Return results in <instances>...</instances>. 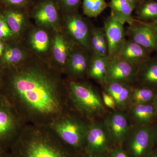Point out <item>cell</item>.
Masks as SVG:
<instances>
[{"label":"cell","mask_w":157,"mask_h":157,"mask_svg":"<svg viewBox=\"0 0 157 157\" xmlns=\"http://www.w3.org/2000/svg\"><path fill=\"white\" fill-rule=\"evenodd\" d=\"M10 69L9 87L28 107L43 115L58 111L62 84L49 58L31 54L21 64Z\"/></svg>","instance_id":"1"},{"label":"cell","mask_w":157,"mask_h":157,"mask_svg":"<svg viewBox=\"0 0 157 157\" xmlns=\"http://www.w3.org/2000/svg\"><path fill=\"white\" fill-rule=\"evenodd\" d=\"M71 97L77 108L90 117L101 115L105 110L102 96L90 85L72 81L69 84Z\"/></svg>","instance_id":"2"},{"label":"cell","mask_w":157,"mask_h":157,"mask_svg":"<svg viewBox=\"0 0 157 157\" xmlns=\"http://www.w3.org/2000/svg\"><path fill=\"white\" fill-rule=\"evenodd\" d=\"M62 30L74 43L91 54L90 38L91 27L78 11L61 14Z\"/></svg>","instance_id":"3"},{"label":"cell","mask_w":157,"mask_h":157,"mask_svg":"<svg viewBox=\"0 0 157 157\" xmlns=\"http://www.w3.org/2000/svg\"><path fill=\"white\" fill-rule=\"evenodd\" d=\"M123 145L130 157L148 156L154 147L151 126L132 127Z\"/></svg>","instance_id":"4"},{"label":"cell","mask_w":157,"mask_h":157,"mask_svg":"<svg viewBox=\"0 0 157 157\" xmlns=\"http://www.w3.org/2000/svg\"><path fill=\"white\" fill-rule=\"evenodd\" d=\"M30 14L38 26L52 32L62 31L61 13L56 0H40Z\"/></svg>","instance_id":"5"},{"label":"cell","mask_w":157,"mask_h":157,"mask_svg":"<svg viewBox=\"0 0 157 157\" xmlns=\"http://www.w3.org/2000/svg\"><path fill=\"white\" fill-rule=\"evenodd\" d=\"M138 66L119 56L109 59L106 82H117L132 85L137 81Z\"/></svg>","instance_id":"6"},{"label":"cell","mask_w":157,"mask_h":157,"mask_svg":"<svg viewBox=\"0 0 157 157\" xmlns=\"http://www.w3.org/2000/svg\"><path fill=\"white\" fill-rule=\"evenodd\" d=\"M85 143L87 152L107 153L113 143L104 122L98 121L88 128Z\"/></svg>","instance_id":"7"},{"label":"cell","mask_w":157,"mask_h":157,"mask_svg":"<svg viewBox=\"0 0 157 157\" xmlns=\"http://www.w3.org/2000/svg\"><path fill=\"white\" fill-rule=\"evenodd\" d=\"M88 128L80 121L73 118L63 120L56 127L57 132L62 140L74 148L80 147L85 143Z\"/></svg>","instance_id":"8"},{"label":"cell","mask_w":157,"mask_h":157,"mask_svg":"<svg viewBox=\"0 0 157 157\" xmlns=\"http://www.w3.org/2000/svg\"><path fill=\"white\" fill-rule=\"evenodd\" d=\"M103 28L107 40L108 57L111 59L117 56L126 39L124 25L110 13L104 20Z\"/></svg>","instance_id":"9"},{"label":"cell","mask_w":157,"mask_h":157,"mask_svg":"<svg viewBox=\"0 0 157 157\" xmlns=\"http://www.w3.org/2000/svg\"><path fill=\"white\" fill-rule=\"evenodd\" d=\"M103 122L113 144L117 146H122L132 128L128 116L121 111L113 110L106 116Z\"/></svg>","instance_id":"10"},{"label":"cell","mask_w":157,"mask_h":157,"mask_svg":"<svg viewBox=\"0 0 157 157\" xmlns=\"http://www.w3.org/2000/svg\"><path fill=\"white\" fill-rule=\"evenodd\" d=\"M126 35L151 52H157V35L151 24L137 20L129 26Z\"/></svg>","instance_id":"11"},{"label":"cell","mask_w":157,"mask_h":157,"mask_svg":"<svg viewBox=\"0 0 157 157\" xmlns=\"http://www.w3.org/2000/svg\"><path fill=\"white\" fill-rule=\"evenodd\" d=\"M75 44L63 30L53 32L49 54L52 64L65 70L68 57Z\"/></svg>","instance_id":"12"},{"label":"cell","mask_w":157,"mask_h":157,"mask_svg":"<svg viewBox=\"0 0 157 157\" xmlns=\"http://www.w3.org/2000/svg\"><path fill=\"white\" fill-rule=\"evenodd\" d=\"M91 54L88 51L75 44L68 57L65 70L73 78L87 75Z\"/></svg>","instance_id":"13"},{"label":"cell","mask_w":157,"mask_h":157,"mask_svg":"<svg viewBox=\"0 0 157 157\" xmlns=\"http://www.w3.org/2000/svg\"><path fill=\"white\" fill-rule=\"evenodd\" d=\"M49 31L38 26L29 31L26 47L31 53L44 57L49 56L53 34Z\"/></svg>","instance_id":"14"},{"label":"cell","mask_w":157,"mask_h":157,"mask_svg":"<svg viewBox=\"0 0 157 157\" xmlns=\"http://www.w3.org/2000/svg\"><path fill=\"white\" fill-rule=\"evenodd\" d=\"M18 157H68L67 155L50 141L36 138L27 143Z\"/></svg>","instance_id":"15"},{"label":"cell","mask_w":157,"mask_h":157,"mask_svg":"<svg viewBox=\"0 0 157 157\" xmlns=\"http://www.w3.org/2000/svg\"><path fill=\"white\" fill-rule=\"evenodd\" d=\"M31 54L25 45L17 40L10 39L6 41L4 52L0 58V65L6 68L15 67L25 61Z\"/></svg>","instance_id":"16"},{"label":"cell","mask_w":157,"mask_h":157,"mask_svg":"<svg viewBox=\"0 0 157 157\" xmlns=\"http://www.w3.org/2000/svg\"><path fill=\"white\" fill-rule=\"evenodd\" d=\"M28 9L7 7L2 12L15 38H20L27 29L30 12Z\"/></svg>","instance_id":"17"},{"label":"cell","mask_w":157,"mask_h":157,"mask_svg":"<svg viewBox=\"0 0 157 157\" xmlns=\"http://www.w3.org/2000/svg\"><path fill=\"white\" fill-rule=\"evenodd\" d=\"M151 52L134 41L126 39L117 56L125 60L139 66L149 59Z\"/></svg>","instance_id":"18"},{"label":"cell","mask_w":157,"mask_h":157,"mask_svg":"<svg viewBox=\"0 0 157 157\" xmlns=\"http://www.w3.org/2000/svg\"><path fill=\"white\" fill-rule=\"evenodd\" d=\"M104 91L112 96L115 100L117 107L123 110L125 109L131 101L133 86L120 82H106L103 85Z\"/></svg>","instance_id":"19"},{"label":"cell","mask_w":157,"mask_h":157,"mask_svg":"<svg viewBox=\"0 0 157 157\" xmlns=\"http://www.w3.org/2000/svg\"><path fill=\"white\" fill-rule=\"evenodd\" d=\"M137 81L157 91V58H150L138 66Z\"/></svg>","instance_id":"20"},{"label":"cell","mask_w":157,"mask_h":157,"mask_svg":"<svg viewBox=\"0 0 157 157\" xmlns=\"http://www.w3.org/2000/svg\"><path fill=\"white\" fill-rule=\"evenodd\" d=\"M130 116L136 126H149L157 117V111L152 103L133 104Z\"/></svg>","instance_id":"21"},{"label":"cell","mask_w":157,"mask_h":157,"mask_svg":"<svg viewBox=\"0 0 157 157\" xmlns=\"http://www.w3.org/2000/svg\"><path fill=\"white\" fill-rule=\"evenodd\" d=\"M108 7L111 14L123 25L125 23L132 25L137 21L133 15L135 9L128 0H110Z\"/></svg>","instance_id":"22"},{"label":"cell","mask_w":157,"mask_h":157,"mask_svg":"<svg viewBox=\"0 0 157 157\" xmlns=\"http://www.w3.org/2000/svg\"><path fill=\"white\" fill-rule=\"evenodd\" d=\"M109 61L108 56L91 55L87 75L90 78L104 85L106 82Z\"/></svg>","instance_id":"23"},{"label":"cell","mask_w":157,"mask_h":157,"mask_svg":"<svg viewBox=\"0 0 157 157\" xmlns=\"http://www.w3.org/2000/svg\"><path fill=\"white\" fill-rule=\"evenodd\" d=\"M135 19L141 22H154L157 21V1L144 0L135 7Z\"/></svg>","instance_id":"24"},{"label":"cell","mask_w":157,"mask_h":157,"mask_svg":"<svg viewBox=\"0 0 157 157\" xmlns=\"http://www.w3.org/2000/svg\"><path fill=\"white\" fill-rule=\"evenodd\" d=\"M157 95V91L150 88L140 85L133 87L131 101L133 104L152 103Z\"/></svg>","instance_id":"25"},{"label":"cell","mask_w":157,"mask_h":157,"mask_svg":"<svg viewBox=\"0 0 157 157\" xmlns=\"http://www.w3.org/2000/svg\"><path fill=\"white\" fill-rule=\"evenodd\" d=\"M14 127V117L11 111L0 104V142L9 137Z\"/></svg>","instance_id":"26"},{"label":"cell","mask_w":157,"mask_h":157,"mask_svg":"<svg viewBox=\"0 0 157 157\" xmlns=\"http://www.w3.org/2000/svg\"><path fill=\"white\" fill-rule=\"evenodd\" d=\"M108 7L106 0H83L82 2L83 14L90 18H97Z\"/></svg>","instance_id":"27"},{"label":"cell","mask_w":157,"mask_h":157,"mask_svg":"<svg viewBox=\"0 0 157 157\" xmlns=\"http://www.w3.org/2000/svg\"><path fill=\"white\" fill-rule=\"evenodd\" d=\"M82 0H56L61 14L77 11Z\"/></svg>","instance_id":"28"},{"label":"cell","mask_w":157,"mask_h":157,"mask_svg":"<svg viewBox=\"0 0 157 157\" xmlns=\"http://www.w3.org/2000/svg\"><path fill=\"white\" fill-rule=\"evenodd\" d=\"M15 38L14 33L9 28L2 12L0 13V39L7 41Z\"/></svg>","instance_id":"29"},{"label":"cell","mask_w":157,"mask_h":157,"mask_svg":"<svg viewBox=\"0 0 157 157\" xmlns=\"http://www.w3.org/2000/svg\"><path fill=\"white\" fill-rule=\"evenodd\" d=\"M98 28L92 26L91 31L90 48L91 55H100V48L98 39Z\"/></svg>","instance_id":"30"},{"label":"cell","mask_w":157,"mask_h":157,"mask_svg":"<svg viewBox=\"0 0 157 157\" xmlns=\"http://www.w3.org/2000/svg\"><path fill=\"white\" fill-rule=\"evenodd\" d=\"M7 7L29 9L32 0H1Z\"/></svg>","instance_id":"31"},{"label":"cell","mask_w":157,"mask_h":157,"mask_svg":"<svg viewBox=\"0 0 157 157\" xmlns=\"http://www.w3.org/2000/svg\"><path fill=\"white\" fill-rule=\"evenodd\" d=\"M98 39L100 48V55L108 56V45L107 39L103 28H98Z\"/></svg>","instance_id":"32"},{"label":"cell","mask_w":157,"mask_h":157,"mask_svg":"<svg viewBox=\"0 0 157 157\" xmlns=\"http://www.w3.org/2000/svg\"><path fill=\"white\" fill-rule=\"evenodd\" d=\"M107 157H130L122 146L111 147L107 152Z\"/></svg>","instance_id":"33"},{"label":"cell","mask_w":157,"mask_h":157,"mask_svg":"<svg viewBox=\"0 0 157 157\" xmlns=\"http://www.w3.org/2000/svg\"><path fill=\"white\" fill-rule=\"evenodd\" d=\"M102 101L105 106L115 110L117 107L115 100L112 96L107 94L106 92L103 91L102 93Z\"/></svg>","instance_id":"34"},{"label":"cell","mask_w":157,"mask_h":157,"mask_svg":"<svg viewBox=\"0 0 157 157\" xmlns=\"http://www.w3.org/2000/svg\"><path fill=\"white\" fill-rule=\"evenodd\" d=\"M152 127V134L155 147H157V123Z\"/></svg>","instance_id":"35"},{"label":"cell","mask_w":157,"mask_h":157,"mask_svg":"<svg viewBox=\"0 0 157 157\" xmlns=\"http://www.w3.org/2000/svg\"><path fill=\"white\" fill-rule=\"evenodd\" d=\"M107 153H101L88 152L87 155L85 157H107Z\"/></svg>","instance_id":"36"},{"label":"cell","mask_w":157,"mask_h":157,"mask_svg":"<svg viewBox=\"0 0 157 157\" xmlns=\"http://www.w3.org/2000/svg\"><path fill=\"white\" fill-rule=\"evenodd\" d=\"M5 45H6V41L0 39V58L2 56L4 52Z\"/></svg>","instance_id":"37"},{"label":"cell","mask_w":157,"mask_h":157,"mask_svg":"<svg viewBox=\"0 0 157 157\" xmlns=\"http://www.w3.org/2000/svg\"><path fill=\"white\" fill-rule=\"evenodd\" d=\"M129 2V3L132 5V6H133V8L135 9V7L137 5L144 1V0H128Z\"/></svg>","instance_id":"38"},{"label":"cell","mask_w":157,"mask_h":157,"mask_svg":"<svg viewBox=\"0 0 157 157\" xmlns=\"http://www.w3.org/2000/svg\"><path fill=\"white\" fill-rule=\"evenodd\" d=\"M147 157H157V151L153 150Z\"/></svg>","instance_id":"39"},{"label":"cell","mask_w":157,"mask_h":157,"mask_svg":"<svg viewBox=\"0 0 157 157\" xmlns=\"http://www.w3.org/2000/svg\"><path fill=\"white\" fill-rule=\"evenodd\" d=\"M3 67L0 65V84L2 80L3 72Z\"/></svg>","instance_id":"40"},{"label":"cell","mask_w":157,"mask_h":157,"mask_svg":"<svg viewBox=\"0 0 157 157\" xmlns=\"http://www.w3.org/2000/svg\"><path fill=\"white\" fill-rule=\"evenodd\" d=\"M151 25L154 29L157 35V21L151 23Z\"/></svg>","instance_id":"41"},{"label":"cell","mask_w":157,"mask_h":157,"mask_svg":"<svg viewBox=\"0 0 157 157\" xmlns=\"http://www.w3.org/2000/svg\"><path fill=\"white\" fill-rule=\"evenodd\" d=\"M152 104H153L155 108L157 111V95L156 97L155 98L154 101L152 102Z\"/></svg>","instance_id":"42"},{"label":"cell","mask_w":157,"mask_h":157,"mask_svg":"<svg viewBox=\"0 0 157 157\" xmlns=\"http://www.w3.org/2000/svg\"><path fill=\"white\" fill-rule=\"evenodd\" d=\"M0 157H4L1 154V153H0Z\"/></svg>","instance_id":"43"},{"label":"cell","mask_w":157,"mask_h":157,"mask_svg":"<svg viewBox=\"0 0 157 157\" xmlns=\"http://www.w3.org/2000/svg\"><path fill=\"white\" fill-rule=\"evenodd\" d=\"M39 1H40V0H39Z\"/></svg>","instance_id":"44"},{"label":"cell","mask_w":157,"mask_h":157,"mask_svg":"<svg viewBox=\"0 0 157 157\" xmlns=\"http://www.w3.org/2000/svg\"><path fill=\"white\" fill-rule=\"evenodd\" d=\"M156 1H157V0H156Z\"/></svg>","instance_id":"45"}]
</instances>
